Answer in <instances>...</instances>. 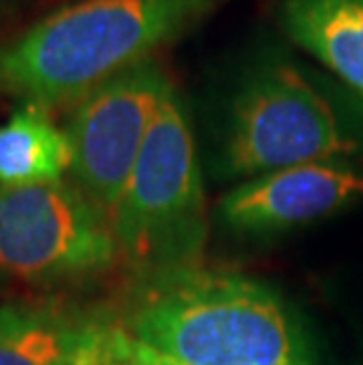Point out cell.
<instances>
[{"label":"cell","instance_id":"cell-11","mask_svg":"<svg viewBox=\"0 0 363 365\" xmlns=\"http://www.w3.org/2000/svg\"><path fill=\"white\" fill-rule=\"evenodd\" d=\"M78 365H180L158 349L137 339L123 323L85 318L76 359Z\"/></svg>","mask_w":363,"mask_h":365},{"label":"cell","instance_id":"cell-6","mask_svg":"<svg viewBox=\"0 0 363 365\" xmlns=\"http://www.w3.org/2000/svg\"><path fill=\"white\" fill-rule=\"evenodd\" d=\"M173 90L156 64L130 68L76 104L66 125L78 189L113 217L160 102Z\"/></svg>","mask_w":363,"mask_h":365},{"label":"cell","instance_id":"cell-3","mask_svg":"<svg viewBox=\"0 0 363 365\" xmlns=\"http://www.w3.org/2000/svg\"><path fill=\"white\" fill-rule=\"evenodd\" d=\"M118 252L137 271L189 267L205 240L196 139L175 88L160 102L111 217Z\"/></svg>","mask_w":363,"mask_h":365},{"label":"cell","instance_id":"cell-9","mask_svg":"<svg viewBox=\"0 0 363 365\" xmlns=\"http://www.w3.org/2000/svg\"><path fill=\"white\" fill-rule=\"evenodd\" d=\"M85 318L45 302L0 304V365H59L73 361Z\"/></svg>","mask_w":363,"mask_h":365},{"label":"cell","instance_id":"cell-8","mask_svg":"<svg viewBox=\"0 0 363 365\" xmlns=\"http://www.w3.org/2000/svg\"><path fill=\"white\" fill-rule=\"evenodd\" d=\"M281 14L292 41L363 97V0H285Z\"/></svg>","mask_w":363,"mask_h":365},{"label":"cell","instance_id":"cell-7","mask_svg":"<svg viewBox=\"0 0 363 365\" xmlns=\"http://www.w3.org/2000/svg\"><path fill=\"white\" fill-rule=\"evenodd\" d=\"M363 198V173L344 163H309L267 173L231 189L220 217L231 229L267 234L323 220Z\"/></svg>","mask_w":363,"mask_h":365},{"label":"cell","instance_id":"cell-12","mask_svg":"<svg viewBox=\"0 0 363 365\" xmlns=\"http://www.w3.org/2000/svg\"><path fill=\"white\" fill-rule=\"evenodd\" d=\"M59 365H78L76 361H64V363H59Z\"/></svg>","mask_w":363,"mask_h":365},{"label":"cell","instance_id":"cell-5","mask_svg":"<svg viewBox=\"0 0 363 365\" xmlns=\"http://www.w3.org/2000/svg\"><path fill=\"white\" fill-rule=\"evenodd\" d=\"M118 257L111 220L78 186L0 184V271L29 283L71 281Z\"/></svg>","mask_w":363,"mask_h":365},{"label":"cell","instance_id":"cell-1","mask_svg":"<svg viewBox=\"0 0 363 365\" xmlns=\"http://www.w3.org/2000/svg\"><path fill=\"white\" fill-rule=\"evenodd\" d=\"M218 0H78L0 45V92L26 106L78 104L146 64Z\"/></svg>","mask_w":363,"mask_h":365},{"label":"cell","instance_id":"cell-4","mask_svg":"<svg viewBox=\"0 0 363 365\" xmlns=\"http://www.w3.org/2000/svg\"><path fill=\"white\" fill-rule=\"evenodd\" d=\"M357 151L337 113L295 66L272 61L243 81L231 102L222 165L229 177L330 163Z\"/></svg>","mask_w":363,"mask_h":365},{"label":"cell","instance_id":"cell-2","mask_svg":"<svg viewBox=\"0 0 363 365\" xmlns=\"http://www.w3.org/2000/svg\"><path fill=\"white\" fill-rule=\"evenodd\" d=\"M123 325L180 365H312L302 330L272 290L196 264L144 274Z\"/></svg>","mask_w":363,"mask_h":365},{"label":"cell","instance_id":"cell-10","mask_svg":"<svg viewBox=\"0 0 363 365\" xmlns=\"http://www.w3.org/2000/svg\"><path fill=\"white\" fill-rule=\"evenodd\" d=\"M71 170V144L45 108L24 106L0 125V184L59 182Z\"/></svg>","mask_w":363,"mask_h":365}]
</instances>
